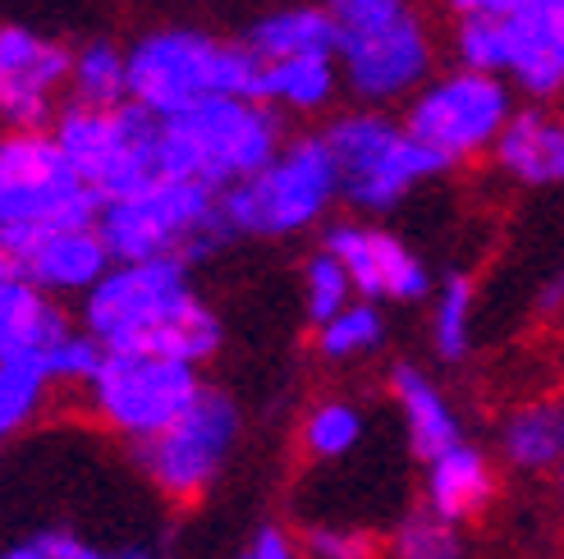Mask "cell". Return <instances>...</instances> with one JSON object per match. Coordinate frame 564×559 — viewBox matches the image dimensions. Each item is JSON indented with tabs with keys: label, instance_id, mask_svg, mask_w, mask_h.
Here are the masks:
<instances>
[{
	"label": "cell",
	"instance_id": "37",
	"mask_svg": "<svg viewBox=\"0 0 564 559\" xmlns=\"http://www.w3.org/2000/svg\"><path fill=\"white\" fill-rule=\"evenodd\" d=\"M555 307H564V271L542 289V313H555Z\"/></svg>",
	"mask_w": 564,
	"mask_h": 559
},
{
	"label": "cell",
	"instance_id": "8",
	"mask_svg": "<svg viewBox=\"0 0 564 559\" xmlns=\"http://www.w3.org/2000/svg\"><path fill=\"white\" fill-rule=\"evenodd\" d=\"M51 133L61 138V147L78 165V175L101 193V202L124 198V193L165 175L161 116H152L138 101H120V106L69 101L51 120Z\"/></svg>",
	"mask_w": 564,
	"mask_h": 559
},
{
	"label": "cell",
	"instance_id": "39",
	"mask_svg": "<svg viewBox=\"0 0 564 559\" xmlns=\"http://www.w3.org/2000/svg\"><path fill=\"white\" fill-rule=\"evenodd\" d=\"M555 495H560V514H564V463L555 468Z\"/></svg>",
	"mask_w": 564,
	"mask_h": 559
},
{
	"label": "cell",
	"instance_id": "33",
	"mask_svg": "<svg viewBox=\"0 0 564 559\" xmlns=\"http://www.w3.org/2000/svg\"><path fill=\"white\" fill-rule=\"evenodd\" d=\"M303 550L307 559H377V537L368 527H335V523H322V527H307L303 537Z\"/></svg>",
	"mask_w": 564,
	"mask_h": 559
},
{
	"label": "cell",
	"instance_id": "5",
	"mask_svg": "<svg viewBox=\"0 0 564 559\" xmlns=\"http://www.w3.org/2000/svg\"><path fill=\"white\" fill-rule=\"evenodd\" d=\"M340 202V171L326 133L285 138L267 165L220 193L225 226L235 239H294L317 230Z\"/></svg>",
	"mask_w": 564,
	"mask_h": 559
},
{
	"label": "cell",
	"instance_id": "35",
	"mask_svg": "<svg viewBox=\"0 0 564 559\" xmlns=\"http://www.w3.org/2000/svg\"><path fill=\"white\" fill-rule=\"evenodd\" d=\"M239 559H299V546H294V537L285 533V527L267 523V527H258V537L248 541V550Z\"/></svg>",
	"mask_w": 564,
	"mask_h": 559
},
{
	"label": "cell",
	"instance_id": "24",
	"mask_svg": "<svg viewBox=\"0 0 564 559\" xmlns=\"http://www.w3.org/2000/svg\"><path fill=\"white\" fill-rule=\"evenodd\" d=\"M55 376L46 368V349H23L0 358V440L23 431L46 408Z\"/></svg>",
	"mask_w": 564,
	"mask_h": 559
},
{
	"label": "cell",
	"instance_id": "31",
	"mask_svg": "<svg viewBox=\"0 0 564 559\" xmlns=\"http://www.w3.org/2000/svg\"><path fill=\"white\" fill-rule=\"evenodd\" d=\"M101 358H106V344L97 340L93 330H83V326H69L65 335H55V340L46 344V368H51L55 385L83 390V385L97 376Z\"/></svg>",
	"mask_w": 564,
	"mask_h": 559
},
{
	"label": "cell",
	"instance_id": "13",
	"mask_svg": "<svg viewBox=\"0 0 564 559\" xmlns=\"http://www.w3.org/2000/svg\"><path fill=\"white\" fill-rule=\"evenodd\" d=\"M74 51L28 23H0V120L6 129H51L69 92Z\"/></svg>",
	"mask_w": 564,
	"mask_h": 559
},
{
	"label": "cell",
	"instance_id": "27",
	"mask_svg": "<svg viewBox=\"0 0 564 559\" xmlns=\"http://www.w3.org/2000/svg\"><path fill=\"white\" fill-rule=\"evenodd\" d=\"M362 431H368V417H362L354 399H322L303 417L299 450L313 463H340L362 445Z\"/></svg>",
	"mask_w": 564,
	"mask_h": 559
},
{
	"label": "cell",
	"instance_id": "28",
	"mask_svg": "<svg viewBox=\"0 0 564 559\" xmlns=\"http://www.w3.org/2000/svg\"><path fill=\"white\" fill-rule=\"evenodd\" d=\"M313 330H317L313 344L326 362H358V358H372L386 344V313L372 298H354L349 307H340L330 321Z\"/></svg>",
	"mask_w": 564,
	"mask_h": 559
},
{
	"label": "cell",
	"instance_id": "30",
	"mask_svg": "<svg viewBox=\"0 0 564 559\" xmlns=\"http://www.w3.org/2000/svg\"><path fill=\"white\" fill-rule=\"evenodd\" d=\"M390 555L394 559H468L459 523H449L432 509L409 514L390 537Z\"/></svg>",
	"mask_w": 564,
	"mask_h": 559
},
{
	"label": "cell",
	"instance_id": "15",
	"mask_svg": "<svg viewBox=\"0 0 564 559\" xmlns=\"http://www.w3.org/2000/svg\"><path fill=\"white\" fill-rule=\"evenodd\" d=\"M23 271L37 280L51 298H83L97 280L116 266L110 243L97 226H51V230H28V234H0Z\"/></svg>",
	"mask_w": 564,
	"mask_h": 559
},
{
	"label": "cell",
	"instance_id": "36",
	"mask_svg": "<svg viewBox=\"0 0 564 559\" xmlns=\"http://www.w3.org/2000/svg\"><path fill=\"white\" fill-rule=\"evenodd\" d=\"M528 6H542V0H445V10L449 14H487V19H510Z\"/></svg>",
	"mask_w": 564,
	"mask_h": 559
},
{
	"label": "cell",
	"instance_id": "3",
	"mask_svg": "<svg viewBox=\"0 0 564 559\" xmlns=\"http://www.w3.org/2000/svg\"><path fill=\"white\" fill-rule=\"evenodd\" d=\"M97 230L106 234L116 262L180 257L193 266V262H207L235 239V230L225 226L220 193L180 175H161L143 188L124 193V198L101 202Z\"/></svg>",
	"mask_w": 564,
	"mask_h": 559
},
{
	"label": "cell",
	"instance_id": "34",
	"mask_svg": "<svg viewBox=\"0 0 564 559\" xmlns=\"http://www.w3.org/2000/svg\"><path fill=\"white\" fill-rule=\"evenodd\" d=\"M322 6L335 14L340 28H358V23H377L386 14H400L409 0H322Z\"/></svg>",
	"mask_w": 564,
	"mask_h": 559
},
{
	"label": "cell",
	"instance_id": "23",
	"mask_svg": "<svg viewBox=\"0 0 564 559\" xmlns=\"http://www.w3.org/2000/svg\"><path fill=\"white\" fill-rule=\"evenodd\" d=\"M340 83L345 78L335 55H290V61H262L258 97L271 101L280 116H322Z\"/></svg>",
	"mask_w": 564,
	"mask_h": 559
},
{
	"label": "cell",
	"instance_id": "17",
	"mask_svg": "<svg viewBox=\"0 0 564 559\" xmlns=\"http://www.w3.org/2000/svg\"><path fill=\"white\" fill-rule=\"evenodd\" d=\"M491 165L519 188H564V110L519 106L496 138Z\"/></svg>",
	"mask_w": 564,
	"mask_h": 559
},
{
	"label": "cell",
	"instance_id": "14",
	"mask_svg": "<svg viewBox=\"0 0 564 559\" xmlns=\"http://www.w3.org/2000/svg\"><path fill=\"white\" fill-rule=\"evenodd\" d=\"M322 248L345 262L354 294L372 303H422L432 294V271L413 248L372 220H335Z\"/></svg>",
	"mask_w": 564,
	"mask_h": 559
},
{
	"label": "cell",
	"instance_id": "6",
	"mask_svg": "<svg viewBox=\"0 0 564 559\" xmlns=\"http://www.w3.org/2000/svg\"><path fill=\"white\" fill-rule=\"evenodd\" d=\"M326 143L340 171V198L362 216H386L409 202L422 184L445 175L449 165L409 133L386 106H358L326 124Z\"/></svg>",
	"mask_w": 564,
	"mask_h": 559
},
{
	"label": "cell",
	"instance_id": "25",
	"mask_svg": "<svg viewBox=\"0 0 564 559\" xmlns=\"http://www.w3.org/2000/svg\"><path fill=\"white\" fill-rule=\"evenodd\" d=\"M69 101L83 106H120L129 101V51L116 42H83L74 51V69H69Z\"/></svg>",
	"mask_w": 564,
	"mask_h": 559
},
{
	"label": "cell",
	"instance_id": "29",
	"mask_svg": "<svg viewBox=\"0 0 564 559\" xmlns=\"http://www.w3.org/2000/svg\"><path fill=\"white\" fill-rule=\"evenodd\" d=\"M358 294H354V280L345 271V262L330 253V248H317L313 257L303 262V317L322 326L330 321L340 307H349Z\"/></svg>",
	"mask_w": 564,
	"mask_h": 559
},
{
	"label": "cell",
	"instance_id": "18",
	"mask_svg": "<svg viewBox=\"0 0 564 559\" xmlns=\"http://www.w3.org/2000/svg\"><path fill=\"white\" fill-rule=\"evenodd\" d=\"M74 321L61 307V298H51L33 275L23 271L14 257V248L0 239V358L23 353V349H46L55 335H65Z\"/></svg>",
	"mask_w": 564,
	"mask_h": 559
},
{
	"label": "cell",
	"instance_id": "11",
	"mask_svg": "<svg viewBox=\"0 0 564 559\" xmlns=\"http://www.w3.org/2000/svg\"><path fill=\"white\" fill-rule=\"evenodd\" d=\"M239 404L225 390L207 385L175 423H165L156 436L133 445V463L171 505H197L220 482L239 445Z\"/></svg>",
	"mask_w": 564,
	"mask_h": 559
},
{
	"label": "cell",
	"instance_id": "2",
	"mask_svg": "<svg viewBox=\"0 0 564 559\" xmlns=\"http://www.w3.org/2000/svg\"><path fill=\"white\" fill-rule=\"evenodd\" d=\"M285 116L271 101L248 92H220L161 120V156L165 175L197 179L225 193L258 165H267L285 147Z\"/></svg>",
	"mask_w": 564,
	"mask_h": 559
},
{
	"label": "cell",
	"instance_id": "19",
	"mask_svg": "<svg viewBox=\"0 0 564 559\" xmlns=\"http://www.w3.org/2000/svg\"><path fill=\"white\" fill-rule=\"evenodd\" d=\"M427 478H422V495H427V509L449 518V523H473L482 518L491 505H496V491H500V472H496V459L477 445L459 440L449 445L445 454L427 459Z\"/></svg>",
	"mask_w": 564,
	"mask_h": 559
},
{
	"label": "cell",
	"instance_id": "26",
	"mask_svg": "<svg viewBox=\"0 0 564 559\" xmlns=\"http://www.w3.org/2000/svg\"><path fill=\"white\" fill-rule=\"evenodd\" d=\"M473 313H477V285L468 271H449L436 285L432 303V349L441 362H464L473 353Z\"/></svg>",
	"mask_w": 564,
	"mask_h": 559
},
{
	"label": "cell",
	"instance_id": "10",
	"mask_svg": "<svg viewBox=\"0 0 564 559\" xmlns=\"http://www.w3.org/2000/svg\"><path fill=\"white\" fill-rule=\"evenodd\" d=\"M203 390L207 381L197 362L152 349H106L97 376L83 385V404H88L93 423L138 445L165 423H175Z\"/></svg>",
	"mask_w": 564,
	"mask_h": 559
},
{
	"label": "cell",
	"instance_id": "12",
	"mask_svg": "<svg viewBox=\"0 0 564 559\" xmlns=\"http://www.w3.org/2000/svg\"><path fill=\"white\" fill-rule=\"evenodd\" d=\"M436 33L422 10L404 6L400 14H386L377 23H358L340 28V61L345 88L362 106H400L409 101L422 83L436 74Z\"/></svg>",
	"mask_w": 564,
	"mask_h": 559
},
{
	"label": "cell",
	"instance_id": "20",
	"mask_svg": "<svg viewBox=\"0 0 564 559\" xmlns=\"http://www.w3.org/2000/svg\"><path fill=\"white\" fill-rule=\"evenodd\" d=\"M390 395L404 417V436H409V450L417 463H427V459L445 454L449 445L464 440V423H459L455 404H449L445 390L422 368H413V362H394L390 368Z\"/></svg>",
	"mask_w": 564,
	"mask_h": 559
},
{
	"label": "cell",
	"instance_id": "40",
	"mask_svg": "<svg viewBox=\"0 0 564 559\" xmlns=\"http://www.w3.org/2000/svg\"><path fill=\"white\" fill-rule=\"evenodd\" d=\"M560 110H564V92H560Z\"/></svg>",
	"mask_w": 564,
	"mask_h": 559
},
{
	"label": "cell",
	"instance_id": "4",
	"mask_svg": "<svg viewBox=\"0 0 564 559\" xmlns=\"http://www.w3.org/2000/svg\"><path fill=\"white\" fill-rule=\"evenodd\" d=\"M258 74L262 61L248 42H220L207 28H152L129 46V101L161 120L220 92L258 97Z\"/></svg>",
	"mask_w": 564,
	"mask_h": 559
},
{
	"label": "cell",
	"instance_id": "21",
	"mask_svg": "<svg viewBox=\"0 0 564 559\" xmlns=\"http://www.w3.org/2000/svg\"><path fill=\"white\" fill-rule=\"evenodd\" d=\"M496 454L505 468L528 472V478L555 472L564 463V399L538 395L514 404L496 427Z\"/></svg>",
	"mask_w": 564,
	"mask_h": 559
},
{
	"label": "cell",
	"instance_id": "1",
	"mask_svg": "<svg viewBox=\"0 0 564 559\" xmlns=\"http://www.w3.org/2000/svg\"><path fill=\"white\" fill-rule=\"evenodd\" d=\"M193 266L180 257L116 262L78 298V326L106 349H152L184 362H212L225 326L193 289Z\"/></svg>",
	"mask_w": 564,
	"mask_h": 559
},
{
	"label": "cell",
	"instance_id": "9",
	"mask_svg": "<svg viewBox=\"0 0 564 559\" xmlns=\"http://www.w3.org/2000/svg\"><path fill=\"white\" fill-rule=\"evenodd\" d=\"M514 83L505 74L455 65L432 74L404 101V124L417 143H427L449 171L491 156L500 129L514 116Z\"/></svg>",
	"mask_w": 564,
	"mask_h": 559
},
{
	"label": "cell",
	"instance_id": "7",
	"mask_svg": "<svg viewBox=\"0 0 564 559\" xmlns=\"http://www.w3.org/2000/svg\"><path fill=\"white\" fill-rule=\"evenodd\" d=\"M101 193L51 129L0 133V234H28L51 226H97Z\"/></svg>",
	"mask_w": 564,
	"mask_h": 559
},
{
	"label": "cell",
	"instance_id": "38",
	"mask_svg": "<svg viewBox=\"0 0 564 559\" xmlns=\"http://www.w3.org/2000/svg\"><path fill=\"white\" fill-rule=\"evenodd\" d=\"M106 559H161V555L148 550V546H120V550H110Z\"/></svg>",
	"mask_w": 564,
	"mask_h": 559
},
{
	"label": "cell",
	"instance_id": "16",
	"mask_svg": "<svg viewBox=\"0 0 564 559\" xmlns=\"http://www.w3.org/2000/svg\"><path fill=\"white\" fill-rule=\"evenodd\" d=\"M500 74L528 101H560L564 92V0H542L500 19Z\"/></svg>",
	"mask_w": 564,
	"mask_h": 559
},
{
	"label": "cell",
	"instance_id": "32",
	"mask_svg": "<svg viewBox=\"0 0 564 559\" xmlns=\"http://www.w3.org/2000/svg\"><path fill=\"white\" fill-rule=\"evenodd\" d=\"M0 559H106V550L83 541L78 533H69V527H42V533L6 546Z\"/></svg>",
	"mask_w": 564,
	"mask_h": 559
},
{
	"label": "cell",
	"instance_id": "22",
	"mask_svg": "<svg viewBox=\"0 0 564 559\" xmlns=\"http://www.w3.org/2000/svg\"><path fill=\"white\" fill-rule=\"evenodd\" d=\"M248 51L258 61H290V55H335L340 46V23L326 6H280L252 19Z\"/></svg>",
	"mask_w": 564,
	"mask_h": 559
}]
</instances>
